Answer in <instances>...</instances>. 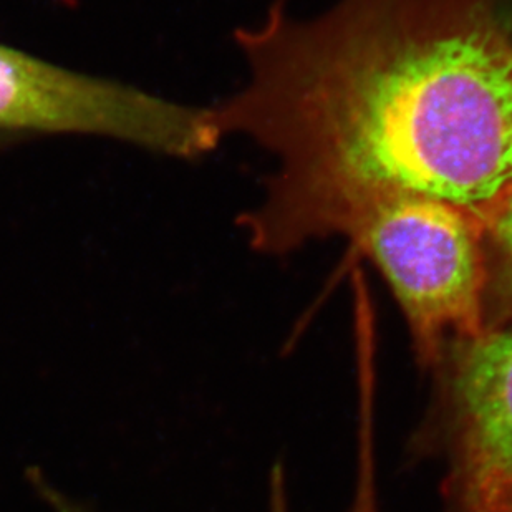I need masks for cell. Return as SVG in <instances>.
<instances>
[{"label":"cell","mask_w":512,"mask_h":512,"mask_svg":"<svg viewBox=\"0 0 512 512\" xmlns=\"http://www.w3.org/2000/svg\"><path fill=\"white\" fill-rule=\"evenodd\" d=\"M456 410L463 488L483 503L512 506V325L469 345Z\"/></svg>","instance_id":"4"},{"label":"cell","mask_w":512,"mask_h":512,"mask_svg":"<svg viewBox=\"0 0 512 512\" xmlns=\"http://www.w3.org/2000/svg\"><path fill=\"white\" fill-rule=\"evenodd\" d=\"M272 512H289L287 506V494H285L284 473H282L281 466H277L272 474ZM57 512H88L87 509L80 508L77 504L68 501L67 498L57 499L55 503Z\"/></svg>","instance_id":"7"},{"label":"cell","mask_w":512,"mask_h":512,"mask_svg":"<svg viewBox=\"0 0 512 512\" xmlns=\"http://www.w3.org/2000/svg\"><path fill=\"white\" fill-rule=\"evenodd\" d=\"M82 133L194 158L218 143L208 110L88 77L0 45V136Z\"/></svg>","instance_id":"3"},{"label":"cell","mask_w":512,"mask_h":512,"mask_svg":"<svg viewBox=\"0 0 512 512\" xmlns=\"http://www.w3.org/2000/svg\"><path fill=\"white\" fill-rule=\"evenodd\" d=\"M241 92L209 110L277 158L252 244L347 234L372 204L416 194L481 221L512 184V34L489 0H342L314 20L274 9L237 32Z\"/></svg>","instance_id":"1"},{"label":"cell","mask_w":512,"mask_h":512,"mask_svg":"<svg viewBox=\"0 0 512 512\" xmlns=\"http://www.w3.org/2000/svg\"><path fill=\"white\" fill-rule=\"evenodd\" d=\"M358 473L352 512L378 511L375 491V459H373V436L363 433L358 436Z\"/></svg>","instance_id":"5"},{"label":"cell","mask_w":512,"mask_h":512,"mask_svg":"<svg viewBox=\"0 0 512 512\" xmlns=\"http://www.w3.org/2000/svg\"><path fill=\"white\" fill-rule=\"evenodd\" d=\"M481 224L448 201L397 194L372 204L347 232L382 269L430 360L448 339L486 334Z\"/></svg>","instance_id":"2"},{"label":"cell","mask_w":512,"mask_h":512,"mask_svg":"<svg viewBox=\"0 0 512 512\" xmlns=\"http://www.w3.org/2000/svg\"><path fill=\"white\" fill-rule=\"evenodd\" d=\"M488 224L489 231L498 241L512 277V184L499 196L491 208L486 211L483 219Z\"/></svg>","instance_id":"6"}]
</instances>
